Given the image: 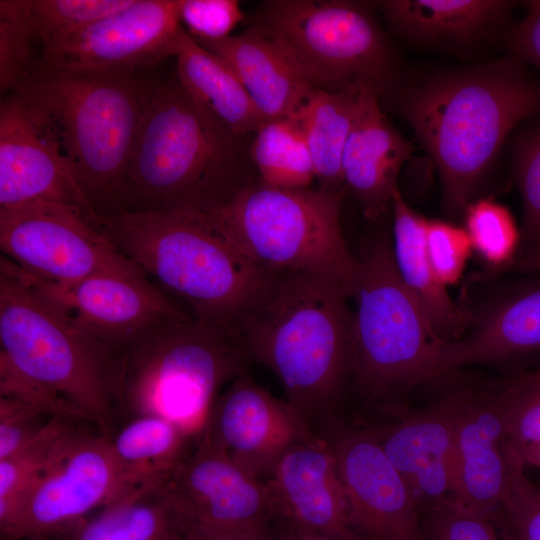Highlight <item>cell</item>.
I'll return each instance as SVG.
<instances>
[{"instance_id":"1","label":"cell","mask_w":540,"mask_h":540,"mask_svg":"<svg viewBox=\"0 0 540 540\" xmlns=\"http://www.w3.org/2000/svg\"><path fill=\"white\" fill-rule=\"evenodd\" d=\"M386 96L432 158L450 216L474 200L507 136L540 115V79L512 55L398 84Z\"/></svg>"},{"instance_id":"2","label":"cell","mask_w":540,"mask_h":540,"mask_svg":"<svg viewBox=\"0 0 540 540\" xmlns=\"http://www.w3.org/2000/svg\"><path fill=\"white\" fill-rule=\"evenodd\" d=\"M348 299L334 277L272 269L234 326L250 359L279 379L286 401L313 429L333 419L351 376Z\"/></svg>"},{"instance_id":"3","label":"cell","mask_w":540,"mask_h":540,"mask_svg":"<svg viewBox=\"0 0 540 540\" xmlns=\"http://www.w3.org/2000/svg\"><path fill=\"white\" fill-rule=\"evenodd\" d=\"M258 179L245 136L194 101L178 80L147 88L123 213L213 215Z\"/></svg>"},{"instance_id":"4","label":"cell","mask_w":540,"mask_h":540,"mask_svg":"<svg viewBox=\"0 0 540 540\" xmlns=\"http://www.w3.org/2000/svg\"><path fill=\"white\" fill-rule=\"evenodd\" d=\"M146 91L131 71L36 65L11 93L56 142L102 225L123 213Z\"/></svg>"},{"instance_id":"5","label":"cell","mask_w":540,"mask_h":540,"mask_svg":"<svg viewBox=\"0 0 540 540\" xmlns=\"http://www.w3.org/2000/svg\"><path fill=\"white\" fill-rule=\"evenodd\" d=\"M100 230L157 287L182 300L192 318L209 324L234 327L270 272L231 245L205 215L127 212Z\"/></svg>"},{"instance_id":"6","label":"cell","mask_w":540,"mask_h":540,"mask_svg":"<svg viewBox=\"0 0 540 540\" xmlns=\"http://www.w3.org/2000/svg\"><path fill=\"white\" fill-rule=\"evenodd\" d=\"M0 361L105 435L115 427L120 353L40 296L0 258Z\"/></svg>"},{"instance_id":"7","label":"cell","mask_w":540,"mask_h":540,"mask_svg":"<svg viewBox=\"0 0 540 540\" xmlns=\"http://www.w3.org/2000/svg\"><path fill=\"white\" fill-rule=\"evenodd\" d=\"M250 360L234 327L192 317L169 322L122 353L115 424L152 414L197 437L221 386Z\"/></svg>"},{"instance_id":"8","label":"cell","mask_w":540,"mask_h":540,"mask_svg":"<svg viewBox=\"0 0 540 540\" xmlns=\"http://www.w3.org/2000/svg\"><path fill=\"white\" fill-rule=\"evenodd\" d=\"M370 7L348 0H270L260 5L249 28L315 89L381 97L399 84V63Z\"/></svg>"},{"instance_id":"9","label":"cell","mask_w":540,"mask_h":540,"mask_svg":"<svg viewBox=\"0 0 540 540\" xmlns=\"http://www.w3.org/2000/svg\"><path fill=\"white\" fill-rule=\"evenodd\" d=\"M348 296L356 302L351 375L363 393L383 401L433 379L445 342L400 278L387 233L360 254Z\"/></svg>"},{"instance_id":"10","label":"cell","mask_w":540,"mask_h":540,"mask_svg":"<svg viewBox=\"0 0 540 540\" xmlns=\"http://www.w3.org/2000/svg\"><path fill=\"white\" fill-rule=\"evenodd\" d=\"M347 190L282 188L258 179L213 215L214 228L266 269L324 274L348 288L358 268L341 227Z\"/></svg>"},{"instance_id":"11","label":"cell","mask_w":540,"mask_h":540,"mask_svg":"<svg viewBox=\"0 0 540 540\" xmlns=\"http://www.w3.org/2000/svg\"><path fill=\"white\" fill-rule=\"evenodd\" d=\"M118 486L108 436L81 426L0 514V536L63 534L111 504Z\"/></svg>"},{"instance_id":"12","label":"cell","mask_w":540,"mask_h":540,"mask_svg":"<svg viewBox=\"0 0 540 540\" xmlns=\"http://www.w3.org/2000/svg\"><path fill=\"white\" fill-rule=\"evenodd\" d=\"M0 248L19 269L52 283L139 269L81 210L47 201L0 209Z\"/></svg>"},{"instance_id":"13","label":"cell","mask_w":540,"mask_h":540,"mask_svg":"<svg viewBox=\"0 0 540 540\" xmlns=\"http://www.w3.org/2000/svg\"><path fill=\"white\" fill-rule=\"evenodd\" d=\"M4 259L35 292L120 354L151 331L191 317L140 269L104 271L60 284L33 277Z\"/></svg>"},{"instance_id":"14","label":"cell","mask_w":540,"mask_h":540,"mask_svg":"<svg viewBox=\"0 0 540 540\" xmlns=\"http://www.w3.org/2000/svg\"><path fill=\"white\" fill-rule=\"evenodd\" d=\"M180 0H134L126 8L40 50L51 70L134 72L174 56Z\"/></svg>"},{"instance_id":"15","label":"cell","mask_w":540,"mask_h":540,"mask_svg":"<svg viewBox=\"0 0 540 540\" xmlns=\"http://www.w3.org/2000/svg\"><path fill=\"white\" fill-rule=\"evenodd\" d=\"M190 526L223 531L267 530L274 507L267 483L199 434L158 489Z\"/></svg>"},{"instance_id":"16","label":"cell","mask_w":540,"mask_h":540,"mask_svg":"<svg viewBox=\"0 0 540 540\" xmlns=\"http://www.w3.org/2000/svg\"><path fill=\"white\" fill-rule=\"evenodd\" d=\"M317 432L335 452L351 529L364 540H425L420 509L373 434L334 419Z\"/></svg>"},{"instance_id":"17","label":"cell","mask_w":540,"mask_h":540,"mask_svg":"<svg viewBox=\"0 0 540 540\" xmlns=\"http://www.w3.org/2000/svg\"><path fill=\"white\" fill-rule=\"evenodd\" d=\"M316 430L242 372L214 400L200 434L265 481L280 457Z\"/></svg>"},{"instance_id":"18","label":"cell","mask_w":540,"mask_h":540,"mask_svg":"<svg viewBox=\"0 0 540 540\" xmlns=\"http://www.w3.org/2000/svg\"><path fill=\"white\" fill-rule=\"evenodd\" d=\"M32 201L77 208L102 226L56 142L10 94L0 106V209Z\"/></svg>"},{"instance_id":"19","label":"cell","mask_w":540,"mask_h":540,"mask_svg":"<svg viewBox=\"0 0 540 540\" xmlns=\"http://www.w3.org/2000/svg\"><path fill=\"white\" fill-rule=\"evenodd\" d=\"M467 390H454L421 409L366 427L404 479L420 511L453 498L455 432Z\"/></svg>"},{"instance_id":"20","label":"cell","mask_w":540,"mask_h":540,"mask_svg":"<svg viewBox=\"0 0 540 540\" xmlns=\"http://www.w3.org/2000/svg\"><path fill=\"white\" fill-rule=\"evenodd\" d=\"M507 379L468 389L455 432L453 498L495 522L508 479L511 454L505 430Z\"/></svg>"},{"instance_id":"21","label":"cell","mask_w":540,"mask_h":540,"mask_svg":"<svg viewBox=\"0 0 540 540\" xmlns=\"http://www.w3.org/2000/svg\"><path fill=\"white\" fill-rule=\"evenodd\" d=\"M267 483L274 518L284 532L329 533L351 529L350 509L335 452L315 431L277 461Z\"/></svg>"},{"instance_id":"22","label":"cell","mask_w":540,"mask_h":540,"mask_svg":"<svg viewBox=\"0 0 540 540\" xmlns=\"http://www.w3.org/2000/svg\"><path fill=\"white\" fill-rule=\"evenodd\" d=\"M380 96L362 91L342 157V177L363 214L377 220L392 204L401 167L413 147L388 121Z\"/></svg>"},{"instance_id":"23","label":"cell","mask_w":540,"mask_h":540,"mask_svg":"<svg viewBox=\"0 0 540 540\" xmlns=\"http://www.w3.org/2000/svg\"><path fill=\"white\" fill-rule=\"evenodd\" d=\"M390 29L422 45L461 48L504 35L518 2L506 0H382L371 2Z\"/></svg>"},{"instance_id":"24","label":"cell","mask_w":540,"mask_h":540,"mask_svg":"<svg viewBox=\"0 0 540 540\" xmlns=\"http://www.w3.org/2000/svg\"><path fill=\"white\" fill-rule=\"evenodd\" d=\"M471 330L445 342L433 379L460 367L497 363L540 350V284L523 288L499 301L478 317Z\"/></svg>"},{"instance_id":"25","label":"cell","mask_w":540,"mask_h":540,"mask_svg":"<svg viewBox=\"0 0 540 540\" xmlns=\"http://www.w3.org/2000/svg\"><path fill=\"white\" fill-rule=\"evenodd\" d=\"M198 43L230 66L266 122L300 115L317 90L268 39L250 28Z\"/></svg>"},{"instance_id":"26","label":"cell","mask_w":540,"mask_h":540,"mask_svg":"<svg viewBox=\"0 0 540 540\" xmlns=\"http://www.w3.org/2000/svg\"><path fill=\"white\" fill-rule=\"evenodd\" d=\"M196 438L157 415L143 414L120 422L108 436L119 471V486L111 504L158 490Z\"/></svg>"},{"instance_id":"27","label":"cell","mask_w":540,"mask_h":540,"mask_svg":"<svg viewBox=\"0 0 540 540\" xmlns=\"http://www.w3.org/2000/svg\"><path fill=\"white\" fill-rule=\"evenodd\" d=\"M391 207L397 272L436 335L444 342L457 340L466 333L472 317L455 303L433 269L426 248L428 220L406 203L399 188L393 192Z\"/></svg>"},{"instance_id":"28","label":"cell","mask_w":540,"mask_h":540,"mask_svg":"<svg viewBox=\"0 0 540 540\" xmlns=\"http://www.w3.org/2000/svg\"><path fill=\"white\" fill-rule=\"evenodd\" d=\"M174 57L181 86L233 132L241 136L254 134L267 123L230 66L200 45L183 27Z\"/></svg>"},{"instance_id":"29","label":"cell","mask_w":540,"mask_h":540,"mask_svg":"<svg viewBox=\"0 0 540 540\" xmlns=\"http://www.w3.org/2000/svg\"><path fill=\"white\" fill-rule=\"evenodd\" d=\"M188 525L159 490L130 496L84 519L60 540H185Z\"/></svg>"},{"instance_id":"30","label":"cell","mask_w":540,"mask_h":540,"mask_svg":"<svg viewBox=\"0 0 540 540\" xmlns=\"http://www.w3.org/2000/svg\"><path fill=\"white\" fill-rule=\"evenodd\" d=\"M362 91L316 90L301 112V121L319 187L347 190L342 177V157Z\"/></svg>"},{"instance_id":"31","label":"cell","mask_w":540,"mask_h":540,"mask_svg":"<svg viewBox=\"0 0 540 540\" xmlns=\"http://www.w3.org/2000/svg\"><path fill=\"white\" fill-rule=\"evenodd\" d=\"M250 155L260 180L268 185L304 188L315 180L301 114L262 125L250 143Z\"/></svg>"},{"instance_id":"32","label":"cell","mask_w":540,"mask_h":540,"mask_svg":"<svg viewBox=\"0 0 540 540\" xmlns=\"http://www.w3.org/2000/svg\"><path fill=\"white\" fill-rule=\"evenodd\" d=\"M472 249L488 265L508 269L520 253L521 229L507 207L492 198L471 201L463 212Z\"/></svg>"},{"instance_id":"33","label":"cell","mask_w":540,"mask_h":540,"mask_svg":"<svg viewBox=\"0 0 540 540\" xmlns=\"http://www.w3.org/2000/svg\"><path fill=\"white\" fill-rule=\"evenodd\" d=\"M86 423L90 424L74 418H58L36 438L0 460V514Z\"/></svg>"},{"instance_id":"34","label":"cell","mask_w":540,"mask_h":540,"mask_svg":"<svg viewBox=\"0 0 540 540\" xmlns=\"http://www.w3.org/2000/svg\"><path fill=\"white\" fill-rule=\"evenodd\" d=\"M511 140L513 175L523 203L520 255L540 250V115L522 123Z\"/></svg>"},{"instance_id":"35","label":"cell","mask_w":540,"mask_h":540,"mask_svg":"<svg viewBox=\"0 0 540 540\" xmlns=\"http://www.w3.org/2000/svg\"><path fill=\"white\" fill-rule=\"evenodd\" d=\"M38 43L31 0L0 1V91L14 93L34 71Z\"/></svg>"},{"instance_id":"36","label":"cell","mask_w":540,"mask_h":540,"mask_svg":"<svg viewBox=\"0 0 540 540\" xmlns=\"http://www.w3.org/2000/svg\"><path fill=\"white\" fill-rule=\"evenodd\" d=\"M134 0H31L41 48L129 6Z\"/></svg>"},{"instance_id":"37","label":"cell","mask_w":540,"mask_h":540,"mask_svg":"<svg viewBox=\"0 0 540 540\" xmlns=\"http://www.w3.org/2000/svg\"><path fill=\"white\" fill-rule=\"evenodd\" d=\"M61 417L80 420L76 412L60 403L0 395V460L36 438Z\"/></svg>"},{"instance_id":"38","label":"cell","mask_w":540,"mask_h":540,"mask_svg":"<svg viewBox=\"0 0 540 540\" xmlns=\"http://www.w3.org/2000/svg\"><path fill=\"white\" fill-rule=\"evenodd\" d=\"M524 463L511 453L500 508V524L510 540H540V486L524 474Z\"/></svg>"},{"instance_id":"39","label":"cell","mask_w":540,"mask_h":540,"mask_svg":"<svg viewBox=\"0 0 540 540\" xmlns=\"http://www.w3.org/2000/svg\"><path fill=\"white\" fill-rule=\"evenodd\" d=\"M505 430L509 450L540 446V376L535 371L507 378Z\"/></svg>"},{"instance_id":"40","label":"cell","mask_w":540,"mask_h":540,"mask_svg":"<svg viewBox=\"0 0 540 540\" xmlns=\"http://www.w3.org/2000/svg\"><path fill=\"white\" fill-rule=\"evenodd\" d=\"M420 517L425 540H510L499 524L454 498L421 510Z\"/></svg>"},{"instance_id":"41","label":"cell","mask_w":540,"mask_h":540,"mask_svg":"<svg viewBox=\"0 0 540 540\" xmlns=\"http://www.w3.org/2000/svg\"><path fill=\"white\" fill-rule=\"evenodd\" d=\"M179 18L196 41L210 42L231 36L245 15L236 0H180Z\"/></svg>"},{"instance_id":"42","label":"cell","mask_w":540,"mask_h":540,"mask_svg":"<svg viewBox=\"0 0 540 540\" xmlns=\"http://www.w3.org/2000/svg\"><path fill=\"white\" fill-rule=\"evenodd\" d=\"M426 248L433 269L445 286L458 282L473 250L463 227L440 219L427 222Z\"/></svg>"},{"instance_id":"43","label":"cell","mask_w":540,"mask_h":540,"mask_svg":"<svg viewBox=\"0 0 540 540\" xmlns=\"http://www.w3.org/2000/svg\"><path fill=\"white\" fill-rule=\"evenodd\" d=\"M526 13L503 35L510 55L540 71V0L524 2Z\"/></svg>"},{"instance_id":"44","label":"cell","mask_w":540,"mask_h":540,"mask_svg":"<svg viewBox=\"0 0 540 540\" xmlns=\"http://www.w3.org/2000/svg\"><path fill=\"white\" fill-rule=\"evenodd\" d=\"M188 525V524H187ZM185 540H271L267 530L223 531L188 525Z\"/></svg>"},{"instance_id":"45","label":"cell","mask_w":540,"mask_h":540,"mask_svg":"<svg viewBox=\"0 0 540 540\" xmlns=\"http://www.w3.org/2000/svg\"><path fill=\"white\" fill-rule=\"evenodd\" d=\"M281 540H364L352 529L329 533L284 532Z\"/></svg>"},{"instance_id":"46","label":"cell","mask_w":540,"mask_h":540,"mask_svg":"<svg viewBox=\"0 0 540 540\" xmlns=\"http://www.w3.org/2000/svg\"><path fill=\"white\" fill-rule=\"evenodd\" d=\"M523 273H532L540 271V250L520 254L509 267Z\"/></svg>"},{"instance_id":"47","label":"cell","mask_w":540,"mask_h":540,"mask_svg":"<svg viewBox=\"0 0 540 540\" xmlns=\"http://www.w3.org/2000/svg\"><path fill=\"white\" fill-rule=\"evenodd\" d=\"M524 465H532L540 468V446H528L516 452Z\"/></svg>"},{"instance_id":"48","label":"cell","mask_w":540,"mask_h":540,"mask_svg":"<svg viewBox=\"0 0 540 540\" xmlns=\"http://www.w3.org/2000/svg\"><path fill=\"white\" fill-rule=\"evenodd\" d=\"M0 540H60L57 536L52 535H33V536H25V537H5L0 536Z\"/></svg>"},{"instance_id":"49","label":"cell","mask_w":540,"mask_h":540,"mask_svg":"<svg viewBox=\"0 0 540 540\" xmlns=\"http://www.w3.org/2000/svg\"><path fill=\"white\" fill-rule=\"evenodd\" d=\"M534 371H535V373H536L538 376H540V368L537 369V370H534Z\"/></svg>"}]
</instances>
